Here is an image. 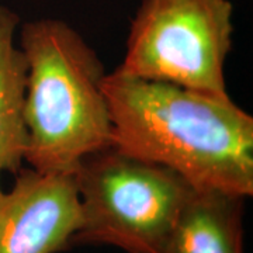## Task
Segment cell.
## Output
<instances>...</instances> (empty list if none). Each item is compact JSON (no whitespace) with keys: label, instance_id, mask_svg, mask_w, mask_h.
<instances>
[{"label":"cell","instance_id":"6da1fadb","mask_svg":"<svg viewBox=\"0 0 253 253\" xmlns=\"http://www.w3.org/2000/svg\"><path fill=\"white\" fill-rule=\"evenodd\" d=\"M103 91L113 145L158 163L194 190L253 194V117L221 97L172 83L145 81L116 69Z\"/></svg>","mask_w":253,"mask_h":253},{"label":"cell","instance_id":"7a4b0ae2","mask_svg":"<svg viewBox=\"0 0 253 253\" xmlns=\"http://www.w3.org/2000/svg\"><path fill=\"white\" fill-rule=\"evenodd\" d=\"M20 48L28 66L24 162L36 172L73 174L84 156L113 145L103 62L75 28L54 18L24 23Z\"/></svg>","mask_w":253,"mask_h":253},{"label":"cell","instance_id":"3957f363","mask_svg":"<svg viewBox=\"0 0 253 253\" xmlns=\"http://www.w3.org/2000/svg\"><path fill=\"white\" fill-rule=\"evenodd\" d=\"M81 224L72 244L161 253L194 189L177 173L114 145L82 159L73 172Z\"/></svg>","mask_w":253,"mask_h":253},{"label":"cell","instance_id":"277c9868","mask_svg":"<svg viewBox=\"0 0 253 253\" xmlns=\"http://www.w3.org/2000/svg\"><path fill=\"white\" fill-rule=\"evenodd\" d=\"M232 14L229 0H142L117 69L226 97Z\"/></svg>","mask_w":253,"mask_h":253},{"label":"cell","instance_id":"5b68a950","mask_svg":"<svg viewBox=\"0 0 253 253\" xmlns=\"http://www.w3.org/2000/svg\"><path fill=\"white\" fill-rule=\"evenodd\" d=\"M0 197V253H56L72 245L81 224L72 174L18 170Z\"/></svg>","mask_w":253,"mask_h":253},{"label":"cell","instance_id":"8992f818","mask_svg":"<svg viewBox=\"0 0 253 253\" xmlns=\"http://www.w3.org/2000/svg\"><path fill=\"white\" fill-rule=\"evenodd\" d=\"M244 200L194 190L161 253H244Z\"/></svg>","mask_w":253,"mask_h":253},{"label":"cell","instance_id":"52a82bcc","mask_svg":"<svg viewBox=\"0 0 253 253\" xmlns=\"http://www.w3.org/2000/svg\"><path fill=\"white\" fill-rule=\"evenodd\" d=\"M18 16L0 4V172L17 173L24 162L27 59L14 36Z\"/></svg>","mask_w":253,"mask_h":253},{"label":"cell","instance_id":"ba28073f","mask_svg":"<svg viewBox=\"0 0 253 253\" xmlns=\"http://www.w3.org/2000/svg\"><path fill=\"white\" fill-rule=\"evenodd\" d=\"M1 173V172H0ZM3 193H4V191H3V190H1V186H0V197H1V196H3Z\"/></svg>","mask_w":253,"mask_h":253}]
</instances>
